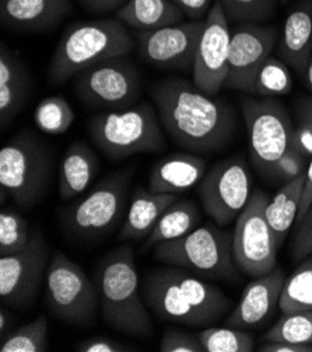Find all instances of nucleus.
I'll list each match as a JSON object with an SVG mask.
<instances>
[{
	"instance_id": "nucleus-33",
	"label": "nucleus",
	"mask_w": 312,
	"mask_h": 352,
	"mask_svg": "<svg viewBox=\"0 0 312 352\" xmlns=\"http://www.w3.org/2000/svg\"><path fill=\"white\" fill-rule=\"evenodd\" d=\"M263 340L312 344V310L283 313L277 323L265 333Z\"/></svg>"
},
{
	"instance_id": "nucleus-7",
	"label": "nucleus",
	"mask_w": 312,
	"mask_h": 352,
	"mask_svg": "<svg viewBox=\"0 0 312 352\" xmlns=\"http://www.w3.org/2000/svg\"><path fill=\"white\" fill-rule=\"evenodd\" d=\"M52 175V155L28 131L14 135L0 151V186L21 208L45 195Z\"/></svg>"
},
{
	"instance_id": "nucleus-29",
	"label": "nucleus",
	"mask_w": 312,
	"mask_h": 352,
	"mask_svg": "<svg viewBox=\"0 0 312 352\" xmlns=\"http://www.w3.org/2000/svg\"><path fill=\"white\" fill-rule=\"evenodd\" d=\"M279 309L282 313L312 310V256L307 257L300 267L286 278Z\"/></svg>"
},
{
	"instance_id": "nucleus-46",
	"label": "nucleus",
	"mask_w": 312,
	"mask_h": 352,
	"mask_svg": "<svg viewBox=\"0 0 312 352\" xmlns=\"http://www.w3.org/2000/svg\"><path fill=\"white\" fill-rule=\"evenodd\" d=\"M301 78H302L304 85L307 86V89L312 93V54H311V56H309V59H308V62H307V65L302 70Z\"/></svg>"
},
{
	"instance_id": "nucleus-41",
	"label": "nucleus",
	"mask_w": 312,
	"mask_h": 352,
	"mask_svg": "<svg viewBox=\"0 0 312 352\" xmlns=\"http://www.w3.org/2000/svg\"><path fill=\"white\" fill-rule=\"evenodd\" d=\"M188 19L203 20L211 12L216 0H171Z\"/></svg>"
},
{
	"instance_id": "nucleus-12",
	"label": "nucleus",
	"mask_w": 312,
	"mask_h": 352,
	"mask_svg": "<svg viewBox=\"0 0 312 352\" xmlns=\"http://www.w3.org/2000/svg\"><path fill=\"white\" fill-rule=\"evenodd\" d=\"M75 89L91 107L121 110L130 107L141 96V76L126 56H117L83 70Z\"/></svg>"
},
{
	"instance_id": "nucleus-14",
	"label": "nucleus",
	"mask_w": 312,
	"mask_h": 352,
	"mask_svg": "<svg viewBox=\"0 0 312 352\" xmlns=\"http://www.w3.org/2000/svg\"><path fill=\"white\" fill-rule=\"evenodd\" d=\"M48 245L40 230L31 233L25 248L0 256V299L16 309L29 307L38 296L48 271Z\"/></svg>"
},
{
	"instance_id": "nucleus-35",
	"label": "nucleus",
	"mask_w": 312,
	"mask_h": 352,
	"mask_svg": "<svg viewBox=\"0 0 312 352\" xmlns=\"http://www.w3.org/2000/svg\"><path fill=\"white\" fill-rule=\"evenodd\" d=\"M27 221L16 210L3 209L0 214V256H10L23 250L29 241Z\"/></svg>"
},
{
	"instance_id": "nucleus-5",
	"label": "nucleus",
	"mask_w": 312,
	"mask_h": 352,
	"mask_svg": "<svg viewBox=\"0 0 312 352\" xmlns=\"http://www.w3.org/2000/svg\"><path fill=\"white\" fill-rule=\"evenodd\" d=\"M88 132L97 148L114 160L157 153L165 146L158 113L146 101L94 116L88 121Z\"/></svg>"
},
{
	"instance_id": "nucleus-20",
	"label": "nucleus",
	"mask_w": 312,
	"mask_h": 352,
	"mask_svg": "<svg viewBox=\"0 0 312 352\" xmlns=\"http://www.w3.org/2000/svg\"><path fill=\"white\" fill-rule=\"evenodd\" d=\"M206 163L191 152L172 153L150 171L149 190L160 194H180L197 186L206 174Z\"/></svg>"
},
{
	"instance_id": "nucleus-45",
	"label": "nucleus",
	"mask_w": 312,
	"mask_h": 352,
	"mask_svg": "<svg viewBox=\"0 0 312 352\" xmlns=\"http://www.w3.org/2000/svg\"><path fill=\"white\" fill-rule=\"evenodd\" d=\"M296 113L298 121L312 124V97H302L296 104Z\"/></svg>"
},
{
	"instance_id": "nucleus-42",
	"label": "nucleus",
	"mask_w": 312,
	"mask_h": 352,
	"mask_svg": "<svg viewBox=\"0 0 312 352\" xmlns=\"http://www.w3.org/2000/svg\"><path fill=\"white\" fill-rule=\"evenodd\" d=\"M126 2L128 0H79L86 10L95 14L117 13Z\"/></svg>"
},
{
	"instance_id": "nucleus-2",
	"label": "nucleus",
	"mask_w": 312,
	"mask_h": 352,
	"mask_svg": "<svg viewBox=\"0 0 312 352\" xmlns=\"http://www.w3.org/2000/svg\"><path fill=\"white\" fill-rule=\"evenodd\" d=\"M142 295L157 319L188 327H211L232 307L221 289L182 267L168 264L143 276Z\"/></svg>"
},
{
	"instance_id": "nucleus-9",
	"label": "nucleus",
	"mask_w": 312,
	"mask_h": 352,
	"mask_svg": "<svg viewBox=\"0 0 312 352\" xmlns=\"http://www.w3.org/2000/svg\"><path fill=\"white\" fill-rule=\"evenodd\" d=\"M47 300L59 319L77 326H91L97 319L99 295L80 265L62 252L52 257L47 278Z\"/></svg>"
},
{
	"instance_id": "nucleus-31",
	"label": "nucleus",
	"mask_w": 312,
	"mask_h": 352,
	"mask_svg": "<svg viewBox=\"0 0 312 352\" xmlns=\"http://www.w3.org/2000/svg\"><path fill=\"white\" fill-rule=\"evenodd\" d=\"M204 352H252L254 336L235 327H204L197 334Z\"/></svg>"
},
{
	"instance_id": "nucleus-25",
	"label": "nucleus",
	"mask_w": 312,
	"mask_h": 352,
	"mask_svg": "<svg viewBox=\"0 0 312 352\" xmlns=\"http://www.w3.org/2000/svg\"><path fill=\"white\" fill-rule=\"evenodd\" d=\"M185 14L171 0H128L115 19L136 31H149L181 23Z\"/></svg>"
},
{
	"instance_id": "nucleus-22",
	"label": "nucleus",
	"mask_w": 312,
	"mask_h": 352,
	"mask_svg": "<svg viewBox=\"0 0 312 352\" xmlns=\"http://www.w3.org/2000/svg\"><path fill=\"white\" fill-rule=\"evenodd\" d=\"M28 72L20 56L2 44L0 48V122L6 128L19 114L28 94Z\"/></svg>"
},
{
	"instance_id": "nucleus-30",
	"label": "nucleus",
	"mask_w": 312,
	"mask_h": 352,
	"mask_svg": "<svg viewBox=\"0 0 312 352\" xmlns=\"http://www.w3.org/2000/svg\"><path fill=\"white\" fill-rule=\"evenodd\" d=\"M76 114L69 101L60 96H52L41 100L34 111L36 125L45 133L60 135L71 129Z\"/></svg>"
},
{
	"instance_id": "nucleus-37",
	"label": "nucleus",
	"mask_w": 312,
	"mask_h": 352,
	"mask_svg": "<svg viewBox=\"0 0 312 352\" xmlns=\"http://www.w3.org/2000/svg\"><path fill=\"white\" fill-rule=\"evenodd\" d=\"M308 159L296 152L294 149H289L280 159L276 163L273 168V175L272 177L279 180L280 183L286 184L300 175H302L307 170L308 166Z\"/></svg>"
},
{
	"instance_id": "nucleus-3",
	"label": "nucleus",
	"mask_w": 312,
	"mask_h": 352,
	"mask_svg": "<svg viewBox=\"0 0 312 352\" xmlns=\"http://www.w3.org/2000/svg\"><path fill=\"white\" fill-rule=\"evenodd\" d=\"M95 287L104 319L114 330L143 338L153 334L150 310L142 295L130 245H122L101 258L95 270Z\"/></svg>"
},
{
	"instance_id": "nucleus-39",
	"label": "nucleus",
	"mask_w": 312,
	"mask_h": 352,
	"mask_svg": "<svg viewBox=\"0 0 312 352\" xmlns=\"http://www.w3.org/2000/svg\"><path fill=\"white\" fill-rule=\"evenodd\" d=\"M79 352H126L130 348L119 341L108 337H91L75 346Z\"/></svg>"
},
{
	"instance_id": "nucleus-13",
	"label": "nucleus",
	"mask_w": 312,
	"mask_h": 352,
	"mask_svg": "<svg viewBox=\"0 0 312 352\" xmlns=\"http://www.w3.org/2000/svg\"><path fill=\"white\" fill-rule=\"evenodd\" d=\"M130 173L104 179L91 192L67 210V229L83 239H97L110 232L125 210Z\"/></svg>"
},
{
	"instance_id": "nucleus-16",
	"label": "nucleus",
	"mask_w": 312,
	"mask_h": 352,
	"mask_svg": "<svg viewBox=\"0 0 312 352\" xmlns=\"http://www.w3.org/2000/svg\"><path fill=\"white\" fill-rule=\"evenodd\" d=\"M279 41V30L266 23H239L231 31L228 72L224 89L247 94L259 66Z\"/></svg>"
},
{
	"instance_id": "nucleus-34",
	"label": "nucleus",
	"mask_w": 312,
	"mask_h": 352,
	"mask_svg": "<svg viewBox=\"0 0 312 352\" xmlns=\"http://www.w3.org/2000/svg\"><path fill=\"white\" fill-rule=\"evenodd\" d=\"M230 23H266L276 10L277 0H219Z\"/></svg>"
},
{
	"instance_id": "nucleus-23",
	"label": "nucleus",
	"mask_w": 312,
	"mask_h": 352,
	"mask_svg": "<svg viewBox=\"0 0 312 352\" xmlns=\"http://www.w3.org/2000/svg\"><path fill=\"white\" fill-rule=\"evenodd\" d=\"M99 160L84 142H73L62 157L59 167V197L69 201L83 194L95 180Z\"/></svg>"
},
{
	"instance_id": "nucleus-18",
	"label": "nucleus",
	"mask_w": 312,
	"mask_h": 352,
	"mask_svg": "<svg viewBox=\"0 0 312 352\" xmlns=\"http://www.w3.org/2000/svg\"><path fill=\"white\" fill-rule=\"evenodd\" d=\"M285 280L286 275L280 267H276L265 275L255 276L245 287L224 326L241 330L261 327L279 306Z\"/></svg>"
},
{
	"instance_id": "nucleus-17",
	"label": "nucleus",
	"mask_w": 312,
	"mask_h": 352,
	"mask_svg": "<svg viewBox=\"0 0 312 352\" xmlns=\"http://www.w3.org/2000/svg\"><path fill=\"white\" fill-rule=\"evenodd\" d=\"M203 25L204 19L137 31L139 54L147 63L161 69L192 70Z\"/></svg>"
},
{
	"instance_id": "nucleus-6",
	"label": "nucleus",
	"mask_w": 312,
	"mask_h": 352,
	"mask_svg": "<svg viewBox=\"0 0 312 352\" xmlns=\"http://www.w3.org/2000/svg\"><path fill=\"white\" fill-rule=\"evenodd\" d=\"M156 260L182 267L206 279H234L237 264L232 254V234L216 222L196 228L191 233L156 244Z\"/></svg>"
},
{
	"instance_id": "nucleus-48",
	"label": "nucleus",
	"mask_w": 312,
	"mask_h": 352,
	"mask_svg": "<svg viewBox=\"0 0 312 352\" xmlns=\"http://www.w3.org/2000/svg\"><path fill=\"white\" fill-rule=\"evenodd\" d=\"M279 2H282V3H289V2H291V0H279Z\"/></svg>"
},
{
	"instance_id": "nucleus-8",
	"label": "nucleus",
	"mask_w": 312,
	"mask_h": 352,
	"mask_svg": "<svg viewBox=\"0 0 312 352\" xmlns=\"http://www.w3.org/2000/svg\"><path fill=\"white\" fill-rule=\"evenodd\" d=\"M250 155L256 170L272 177L279 159L290 149L294 124L285 105L276 98L245 96L241 98Z\"/></svg>"
},
{
	"instance_id": "nucleus-19",
	"label": "nucleus",
	"mask_w": 312,
	"mask_h": 352,
	"mask_svg": "<svg viewBox=\"0 0 312 352\" xmlns=\"http://www.w3.org/2000/svg\"><path fill=\"white\" fill-rule=\"evenodd\" d=\"M71 12V0H0V19L13 30L47 31Z\"/></svg>"
},
{
	"instance_id": "nucleus-10",
	"label": "nucleus",
	"mask_w": 312,
	"mask_h": 352,
	"mask_svg": "<svg viewBox=\"0 0 312 352\" xmlns=\"http://www.w3.org/2000/svg\"><path fill=\"white\" fill-rule=\"evenodd\" d=\"M269 195L262 190L252 195L235 219L232 233V254L241 272L261 276L277 267V245L273 230L266 218Z\"/></svg>"
},
{
	"instance_id": "nucleus-26",
	"label": "nucleus",
	"mask_w": 312,
	"mask_h": 352,
	"mask_svg": "<svg viewBox=\"0 0 312 352\" xmlns=\"http://www.w3.org/2000/svg\"><path fill=\"white\" fill-rule=\"evenodd\" d=\"M200 222V208L193 199H177L164 210L154 229L146 237L143 249L147 250L158 243L182 237L199 228Z\"/></svg>"
},
{
	"instance_id": "nucleus-44",
	"label": "nucleus",
	"mask_w": 312,
	"mask_h": 352,
	"mask_svg": "<svg viewBox=\"0 0 312 352\" xmlns=\"http://www.w3.org/2000/svg\"><path fill=\"white\" fill-rule=\"evenodd\" d=\"M311 205H312V156H311L307 170L304 173V187H302V197H301V204H300L298 218H301L307 212Z\"/></svg>"
},
{
	"instance_id": "nucleus-24",
	"label": "nucleus",
	"mask_w": 312,
	"mask_h": 352,
	"mask_svg": "<svg viewBox=\"0 0 312 352\" xmlns=\"http://www.w3.org/2000/svg\"><path fill=\"white\" fill-rule=\"evenodd\" d=\"M177 199V195L174 194H160L141 186L136 187L125 222L119 232V239L133 240L147 237L164 214V210Z\"/></svg>"
},
{
	"instance_id": "nucleus-15",
	"label": "nucleus",
	"mask_w": 312,
	"mask_h": 352,
	"mask_svg": "<svg viewBox=\"0 0 312 352\" xmlns=\"http://www.w3.org/2000/svg\"><path fill=\"white\" fill-rule=\"evenodd\" d=\"M230 43V21L219 0H216L211 12L204 17L192 67L193 85L203 93L215 97L224 89L228 72Z\"/></svg>"
},
{
	"instance_id": "nucleus-36",
	"label": "nucleus",
	"mask_w": 312,
	"mask_h": 352,
	"mask_svg": "<svg viewBox=\"0 0 312 352\" xmlns=\"http://www.w3.org/2000/svg\"><path fill=\"white\" fill-rule=\"evenodd\" d=\"M290 249L294 261H301L312 256V205L297 219Z\"/></svg>"
},
{
	"instance_id": "nucleus-47",
	"label": "nucleus",
	"mask_w": 312,
	"mask_h": 352,
	"mask_svg": "<svg viewBox=\"0 0 312 352\" xmlns=\"http://www.w3.org/2000/svg\"><path fill=\"white\" fill-rule=\"evenodd\" d=\"M10 314H8L6 309L2 307V310H0V334H2V338L6 336V331L10 327Z\"/></svg>"
},
{
	"instance_id": "nucleus-32",
	"label": "nucleus",
	"mask_w": 312,
	"mask_h": 352,
	"mask_svg": "<svg viewBox=\"0 0 312 352\" xmlns=\"http://www.w3.org/2000/svg\"><path fill=\"white\" fill-rule=\"evenodd\" d=\"M48 320L40 316L34 322L24 324L6 334L0 342V352H47Z\"/></svg>"
},
{
	"instance_id": "nucleus-11",
	"label": "nucleus",
	"mask_w": 312,
	"mask_h": 352,
	"mask_svg": "<svg viewBox=\"0 0 312 352\" xmlns=\"http://www.w3.org/2000/svg\"><path fill=\"white\" fill-rule=\"evenodd\" d=\"M251 195L250 167L239 155L212 166L199 183V198L204 214L223 228L235 222Z\"/></svg>"
},
{
	"instance_id": "nucleus-1",
	"label": "nucleus",
	"mask_w": 312,
	"mask_h": 352,
	"mask_svg": "<svg viewBox=\"0 0 312 352\" xmlns=\"http://www.w3.org/2000/svg\"><path fill=\"white\" fill-rule=\"evenodd\" d=\"M152 97L163 128L184 151L216 153L235 135L237 118L230 105L185 79H163L153 86Z\"/></svg>"
},
{
	"instance_id": "nucleus-28",
	"label": "nucleus",
	"mask_w": 312,
	"mask_h": 352,
	"mask_svg": "<svg viewBox=\"0 0 312 352\" xmlns=\"http://www.w3.org/2000/svg\"><path fill=\"white\" fill-rule=\"evenodd\" d=\"M293 76L287 63L279 56H269L255 72L247 94L261 98H276L290 94Z\"/></svg>"
},
{
	"instance_id": "nucleus-40",
	"label": "nucleus",
	"mask_w": 312,
	"mask_h": 352,
	"mask_svg": "<svg viewBox=\"0 0 312 352\" xmlns=\"http://www.w3.org/2000/svg\"><path fill=\"white\" fill-rule=\"evenodd\" d=\"M291 149L307 157L308 160L312 156V124L305 121H298L294 126L291 136Z\"/></svg>"
},
{
	"instance_id": "nucleus-21",
	"label": "nucleus",
	"mask_w": 312,
	"mask_h": 352,
	"mask_svg": "<svg viewBox=\"0 0 312 352\" xmlns=\"http://www.w3.org/2000/svg\"><path fill=\"white\" fill-rule=\"evenodd\" d=\"M276 48L277 56L301 75L312 54V0H301L291 9Z\"/></svg>"
},
{
	"instance_id": "nucleus-4",
	"label": "nucleus",
	"mask_w": 312,
	"mask_h": 352,
	"mask_svg": "<svg viewBox=\"0 0 312 352\" xmlns=\"http://www.w3.org/2000/svg\"><path fill=\"white\" fill-rule=\"evenodd\" d=\"M134 41L117 19L79 21L60 38L49 65V80L62 85L102 60L126 56Z\"/></svg>"
},
{
	"instance_id": "nucleus-38",
	"label": "nucleus",
	"mask_w": 312,
	"mask_h": 352,
	"mask_svg": "<svg viewBox=\"0 0 312 352\" xmlns=\"http://www.w3.org/2000/svg\"><path fill=\"white\" fill-rule=\"evenodd\" d=\"M163 352H204L197 336L188 334L177 329H168L161 340Z\"/></svg>"
},
{
	"instance_id": "nucleus-27",
	"label": "nucleus",
	"mask_w": 312,
	"mask_h": 352,
	"mask_svg": "<svg viewBox=\"0 0 312 352\" xmlns=\"http://www.w3.org/2000/svg\"><path fill=\"white\" fill-rule=\"evenodd\" d=\"M304 187V174L283 184V187L269 199L266 205V218L276 237L277 245L282 249L290 229L297 222Z\"/></svg>"
},
{
	"instance_id": "nucleus-43",
	"label": "nucleus",
	"mask_w": 312,
	"mask_h": 352,
	"mask_svg": "<svg viewBox=\"0 0 312 352\" xmlns=\"http://www.w3.org/2000/svg\"><path fill=\"white\" fill-rule=\"evenodd\" d=\"M262 352H312V344H294L286 341H266L259 346Z\"/></svg>"
}]
</instances>
